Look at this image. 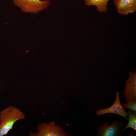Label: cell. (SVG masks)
<instances>
[{"mask_svg": "<svg viewBox=\"0 0 136 136\" xmlns=\"http://www.w3.org/2000/svg\"><path fill=\"white\" fill-rule=\"evenodd\" d=\"M118 13L127 15L136 11V0H118L115 4Z\"/></svg>", "mask_w": 136, "mask_h": 136, "instance_id": "6", "label": "cell"}, {"mask_svg": "<svg viewBox=\"0 0 136 136\" xmlns=\"http://www.w3.org/2000/svg\"><path fill=\"white\" fill-rule=\"evenodd\" d=\"M127 113L128 122L126 126L121 130V131H124L128 128H131L136 131V111L129 109Z\"/></svg>", "mask_w": 136, "mask_h": 136, "instance_id": "9", "label": "cell"}, {"mask_svg": "<svg viewBox=\"0 0 136 136\" xmlns=\"http://www.w3.org/2000/svg\"><path fill=\"white\" fill-rule=\"evenodd\" d=\"M37 132L30 133L32 136H66L67 134L58 125H56L55 122L48 123H40L37 126Z\"/></svg>", "mask_w": 136, "mask_h": 136, "instance_id": "3", "label": "cell"}, {"mask_svg": "<svg viewBox=\"0 0 136 136\" xmlns=\"http://www.w3.org/2000/svg\"><path fill=\"white\" fill-rule=\"evenodd\" d=\"M108 122L99 127L97 136H121V129L123 124L117 121H112L108 125Z\"/></svg>", "mask_w": 136, "mask_h": 136, "instance_id": "4", "label": "cell"}, {"mask_svg": "<svg viewBox=\"0 0 136 136\" xmlns=\"http://www.w3.org/2000/svg\"><path fill=\"white\" fill-rule=\"evenodd\" d=\"M109 0H84L85 4L88 6H95L97 10L101 12H106L108 10L107 4Z\"/></svg>", "mask_w": 136, "mask_h": 136, "instance_id": "8", "label": "cell"}, {"mask_svg": "<svg viewBox=\"0 0 136 136\" xmlns=\"http://www.w3.org/2000/svg\"><path fill=\"white\" fill-rule=\"evenodd\" d=\"M122 105L124 109L136 111V101H130L126 104H122Z\"/></svg>", "mask_w": 136, "mask_h": 136, "instance_id": "10", "label": "cell"}, {"mask_svg": "<svg viewBox=\"0 0 136 136\" xmlns=\"http://www.w3.org/2000/svg\"><path fill=\"white\" fill-rule=\"evenodd\" d=\"M118 0H113V2L114 3V4H115L116 2L118 1Z\"/></svg>", "mask_w": 136, "mask_h": 136, "instance_id": "11", "label": "cell"}, {"mask_svg": "<svg viewBox=\"0 0 136 136\" xmlns=\"http://www.w3.org/2000/svg\"><path fill=\"white\" fill-rule=\"evenodd\" d=\"M14 4L26 13L37 14L47 9L49 0H12Z\"/></svg>", "mask_w": 136, "mask_h": 136, "instance_id": "2", "label": "cell"}, {"mask_svg": "<svg viewBox=\"0 0 136 136\" xmlns=\"http://www.w3.org/2000/svg\"><path fill=\"white\" fill-rule=\"evenodd\" d=\"M25 116L18 108L9 105L0 113V136L7 135L18 120L25 119Z\"/></svg>", "mask_w": 136, "mask_h": 136, "instance_id": "1", "label": "cell"}, {"mask_svg": "<svg viewBox=\"0 0 136 136\" xmlns=\"http://www.w3.org/2000/svg\"><path fill=\"white\" fill-rule=\"evenodd\" d=\"M95 113L98 116L108 113H114L119 115L128 120L127 117L128 114L121 104L120 99V93L118 92L116 93L115 101L111 106L107 108L100 109L97 111Z\"/></svg>", "mask_w": 136, "mask_h": 136, "instance_id": "5", "label": "cell"}, {"mask_svg": "<svg viewBox=\"0 0 136 136\" xmlns=\"http://www.w3.org/2000/svg\"><path fill=\"white\" fill-rule=\"evenodd\" d=\"M135 79H130L127 80L123 93V95L128 102L130 101H136Z\"/></svg>", "mask_w": 136, "mask_h": 136, "instance_id": "7", "label": "cell"}]
</instances>
